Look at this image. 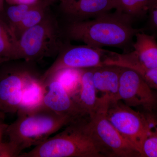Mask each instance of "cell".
I'll use <instances>...</instances> for the list:
<instances>
[{"label": "cell", "instance_id": "6da1fadb", "mask_svg": "<svg viewBox=\"0 0 157 157\" xmlns=\"http://www.w3.org/2000/svg\"><path fill=\"white\" fill-rule=\"evenodd\" d=\"M14 122L8 125L5 134L9 141L3 143L0 157H18L25 149L36 146L74 121L57 114L44 105L27 111H18Z\"/></svg>", "mask_w": 157, "mask_h": 157}, {"label": "cell", "instance_id": "7a4b0ae2", "mask_svg": "<svg viewBox=\"0 0 157 157\" xmlns=\"http://www.w3.org/2000/svg\"><path fill=\"white\" fill-rule=\"evenodd\" d=\"M132 21V17L119 11L107 12L91 20L70 22L66 36L94 48L108 46L128 51L133 45L135 35L142 31L134 28Z\"/></svg>", "mask_w": 157, "mask_h": 157}, {"label": "cell", "instance_id": "3957f363", "mask_svg": "<svg viewBox=\"0 0 157 157\" xmlns=\"http://www.w3.org/2000/svg\"><path fill=\"white\" fill-rule=\"evenodd\" d=\"M89 117L72 122L61 132L18 157H102L86 129Z\"/></svg>", "mask_w": 157, "mask_h": 157}, {"label": "cell", "instance_id": "277c9868", "mask_svg": "<svg viewBox=\"0 0 157 157\" xmlns=\"http://www.w3.org/2000/svg\"><path fill=\"white\" fill-rule=\"evenodd\" d=\"M56 18L48 12L38 24L25 31L15 42L14 60L28 63L58 54L63 45Z\"/></svg>", "mask_w": 157, "mask_h": 157}, {"label": "cell", "instance_id": "5b68a950", "mask_svg": "<svg viewBox=\"0 0 157 157\" xmlns=\"http://www.w3.org/2000/svg\"><path fill=\"white\" fill-rule=\"evenodd\" d=\"M109 100L102 97L98 109L86 121V129L102 157H140L135 147L119 133L108 120Z\"/></svg>", "mask_w": 157, "mask_h": 157}, {"label": "cell", "instance_id": "8992f818", "mask_svg": "<svg viewBox=\"0 0 157 157\" xmlns=\"http://www.w3.org/2000/svg\"><path fill=\"white\" fill-rule=\"evenodd\" d=\"M106 114L119 133L140 153V146L148 131V122L144 114L134 110L121 100L109 102Z\"/></svg>", "mask_w": 157, "mask_h": 157}, {"label": "cell", "instance_id": "52a82bcc", "mask_svg": "<svg viewBox=\"0 0 157 157\" xmlns=\"http://www.w3.org/2000/svg\"><path fill=\"white\" fill-rule=\"evenodd\" d=\"M106 51L89 45L63 46L53 63L40 78L44 83L59 70L63 69H84L103 66Z\"/></svg>", "mask_w": 157, "mask_h": 157}, {"label": "cell", "instance_id": "ba28073f", "mask_svg": "<svg viewBox=\"0 0 157 157\" xmlns=\"http://www.w3.org/2000/svg\"><path fill=\"white\" fill-rule=\"evenodd\" d=\"M119 97L129 107H138L141 111H151L157 107V93L135 70L122 67Z\"/></svg>", "mask_w": 157, "mask_h": 157}, {"label": "cell", "instance_id": "9c48e42d", "mask_svg": "<svg viewBox=\"0 0 157 157\" xmlns=\"http://www.w3.org/2000/svg\"><path fill=\"white\" fill-rule=\"evenodd\" d=\"M33 73L28 67L8 68L0 73V113H17L20 107L23 89Z\"/></svg>", "mask_w": 157, "mask_h": 157}, {"label": "cell", "instance_id": "30bf717a", "mask_svg": "<svg viewBox=\"0 0 157 157\" xmlns=\"http://www.w3.org/2000/svg\"><path fill=\"white\" fill-rule=\"evenodd\" d=\"M46 92L43 105L57 114L74 121L87 117L73 98L56 79L51 78L45 82Z\"/></svg>", "mask_w": 157, "mask_h": 157}, {"label": "cell", "instance_id": "8fae6325", "mask_svg": "<svg viewBox=\"0 0 157 157\" xmlns=\"http://www.w3.org/2000/svg\"><path fill=\"white\" fill-rule=\"evenodd\" d=\"M60 6L71 22L94 18L113 9L112 0H69Z\"/></svg>", "mask_w": 157, "mask_h": 157}, {"label": "cell", "instance_id": "7c38bea8", "mask_svg": "<svg viewBox=\"0 0 157 157\" xmlns=\"http://www.w3.org/2000/svg\"><path fill=\"white\" fill-rule=\"evenodd\" d=\"M121 67L103 65L94 68L93 80L97 92L101 97L109 99V102L119 101V87Z\"/></svg>", "mask_w": 157, "mask_h": 157}, {"label": "cell", "instance_id": "4fadbf2b", "mask_svg": "<svg viewBox=\"0 0 157 157\" xmlns=\"http://www.w3.org/2000/svg\"><path fill=\"white\" fill-rule=\"evenodd\" d=\"M94 68L81 69L80 87L73 97L82 110L89 116L95 112L101 101L94 83Z\"/></svg>", "mask_w": 157, "mask_h": 157}, {"label": "cell", "instance_id": "5bb4252c", "mask_svg": "<svg viewBox=\"0 0 157 157\" xmlns=\"http://www.w3.org/2000/svg\"><path fill=\"white\" fill-rule=\"evenodd\" d=\"M46 89V84L41 80L40 76L38 77L33 72L25 83L18 111H29L42 106Z\"/></svg>", "mask_w": 157, "mask_h": 157}, {"label": "cell", "instance_id": "9a60e30c", "mask_svg": "<svg viewBox=\"0 0 157 157\" xmlns=\"http://www.w3.org/2000/svg\"><path fill=\"white\" fill-rule=\"evenodd\" d=\"M50 5L47 0H40L34 4L13 30L17 39L25 31L38 24L44 19Z\"/></svg>", "mask_w": 157, "mask_h": 157}, {"label": "cell", "instance_id": "2e32d148", "mask_svg": "<svg viewBox=\"0 0 157 157\" xmlns=\"http://www.w3.org/2000/svg\"><path fill=\"white\" fill-rule=\"evenodd\" d=\"M148 124V131L140 149V157H157V111H142Z\"/></svg>", "mask_w": 157, "mask_h": 157}, {"label": "cell", "instance_id": "e0dca14e", "mask_svg": "<svg viewBox=\"0 0 157 157\" xmlns=\"http://www.w3.org/2000/svg\"><path fill=\"white\" fill-rule=\"evenodd\" d=\"M16 40L10 26L0 17V64L14 60Z\"/></svg>", "mask_w": 157, "mask_h": 157}, {"label": "cell", "instance_id": "ac0fdd59", "mask_svg": "<svg viewBox=\"0 0 157 157\" xmlns=\"http://www.w3.org/2000/svg\"><path fill=\"white\" fill-rule=\"evenodd\" d=\"M153 0H112L113 9L132 17H140L148 13Z\"/></svg>", "mask_w": 157, "mask_h": 157}, {"label": "cell", "instance_id": "d6986e66", "mask_svg": "<svg viewBox=\"0 0 157 157\" xmlns=\"http://www.w3.org/2000/svg\"><path fill=\"white\" fill-rule=\"evenodd\" d=\"M81 76V69L67 68L59 70L48 79H56L73 98L80 87Z\"/></svg>", "mask_w": 157, "mask_h": 157}, {"label": "cell", "instance_id": "ffe728a7", "mask_svg": "<svg viewBox=\"0 0 157 157\" xmlns=\"http://www.w3.org/2000/svg\"><path fill=\"white\" fill-rule=\"evenodd\" d=\"M34 4L11 5L9 6L6 11V16L9 25L12 30L21 21L26 13L32 8Z\"/></svg>", "mask_w": 157, "mask_h": 157}, {"label": "cell", "instance_id": "44dd1931", "mask_svg": "<svg viewBox=\"0 0 157 157\" xmlns=\"http://www.w3.org/2000/svg\"><path fill=\"white\" fill-rule=\"evenodd\" d=\"M136 72L139 73L148 85L157 93V67Z\"/></svg>", "mask_w": 157, "mask_h": 157}, {"label": "cell", "instance_id": "7402d4cb", "mask_svg": "<svg viewBox=\"0 0 157 157\" xmlns=\"http://www.w3.org/2000/svg\"><path fill=\"white\" fill-rule=\"evenodd\" d=\"M147 14L150 26L157 32V0H153Z\"/></svg>", "mask_w": 157, "mask_h": 157}, {"label": "cell", "instance_id": "603a6c76", "mask_svg": "<svg viewBox=\"0 0 157 157\" xmlns=\"http://www.w3.org/2000/svg\"><path fill=\"white\" fill-rule=\"evenodd\" d=\"M40 0H5L10 6L21 5V4H32L39 2Z\"/></svg>", "mask_w": 157, "mask_h": 157}, {"label": "cell", "instance_id": "cb8c5ba5", "mask_svg": "<svg viewBox=\"0 0 157 157\" xmlns=\"http://www.w3.org/2000/svg\"><path fill=\"white\" fill-rule=\"evenodd\" d=\"M8 125L4 123L2 121H0V148L2 144V139L4 134H5L6 129Z\"/></svg>", "mask_w": 157, "mask_h": 157}, {"label": "cell", "instance_id": "d4e9b609", "mask_svg": "<svg viewBox=\"0 0 157 157\" xmlns=\"http://www.w3.org/2000/svg\"><path fill=\"white\" fill-rule=\"evenodd\" d=\"M5 0H0V14L5 12Z\"/></svg>", "mask_w": 157, "mask_h": 157}, {"label": "cell", "instance_id": "484cf974", "mask_svg": "<svg viewBox=\"0 0 157 157\" xmlns=\"http://www.w3.org/2000/svg\"><path fill=\"white\" fill-rule=\"evenodd\" d=\"M56 1H57V0H48V2L50 3L51 5L54 2ZM59 1H60L61 3H63L67 2L69 0H59Z\"/></svg>", "mask_w": 157, "mask_h": 157}, {"label": "cell", "instance_id": "4316f807", "mask_svg": "<svg viewBox=\"0 0 157 157\" xmlns=\"http://www.w3.org/2000/svg\"><path fill=\"white\" fill-rule=\"evenodd\" d=\"M3 117V114H2V113H0V117Z\"/></svg>", "mask_w": 157, "mask_h": 157}, {"label": "cell", "instance_id": "83f0119b", "mask_svg": "<svg viewBox=\"0 0 157 157\" xmlns=\"http://www.w3.org/2000/svg\"><path fill=\"white\" fill-rule=\"evenodd\" d=\"M155 109V110H157V107H156V108H155V109Z\"/></svg>", "mask_w": 157, "mask_h": 157}]
</instances>
